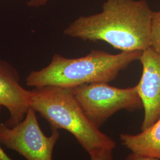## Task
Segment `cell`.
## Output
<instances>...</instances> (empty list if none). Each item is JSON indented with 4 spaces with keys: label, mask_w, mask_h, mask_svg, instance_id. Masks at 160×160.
Segmentation results:
<instances>
[{
    "label": "cell",
    "mask_w": 160,
    "mask_h": 160,
    "mask_svg": "<svg viewBox=\"0 0 160 160\" xmlns=\"http://www.w3.org/2000/svg\"><path fill=\"white\" fill-rule=\"evenodd\" d=\"M31 97L32 91L22 86L17 70L0 60V106L10 114L7 126L13 127L23 120L30 108Z\"/></svg>",
    "instance_id": "obj_7"
},
{
    "label": "cell",
    "mask_w": 160,
    "mask_h": 160,
    "mask_svg": "<svg viewBox=\"0 0 160 160\" xmlns=\"http://www.w3.org/2000/svg\"><path fill=\"white\" fill-rule=\"evenodd\" d=\"M139 60L142 72L135 87L143 104V131L160 118V54L150 47L142 51Z\"/></svg>",
    "instance_id": "obj_6"
},
{
    "label": "cell",
    "mask_w": 160,
    "mask_h": 160,
    "mask_svg": "<svg viewBox=\"0 0 160 160\" xmlns=\"http://www.w3.org/2000/svg\"><path fill=\"white\" fill-rule=\"evenodd\" d=\"M153 12L145 0H106L102 12L77 18L63 33L84 41H103L121 52L143 51L151 47Z\"/></svg>",
    "instance_id": "obj_1"
},
{
    "label": "cell",
    "mask_w": 160,
    "mask_h": 160,
    "mask_svg": "<svg viewBox=\"0 0 160 160\" xmlns=\"http://www.w3.org/2000/svg\"><path fill=\"white\" fill-rule=\"evenodd\" d=\"M151 48L160 54V9L153 12L151 30Z\"/></svg>",
    "instance_id": "obj_9"
},
{
    "label": "cell",
    "mask_w": 160,
    "mask_h": 160,
    "mask_svg": "<svg viewBox=\"0 0 160 160\" xmlns=\"http://www.w3.org/2000/svg\"><path fill=\"white\" fill-rule=\"evenodd\" d=\"M142 51L118 54L93 49L82 57L68 58L55 54L46 67L32 71L26 78L29 87H58L73 88L86 84L109 82L121 71L139 60Z\"/></svg>",
    "instance_id": "obj_2"
},
{
    "label": "cell",
    "mask_w": 160,
    "mask_h": 160,
    "mask_svg": "<svg viewBox=\"0 0 160 160\" xmlns=\"http://www.w3.org/2000/svg\"><path fill=\"white\" fill-rule=\"evenodd\" d=\"M125 160H160V159L131 152L126 157Z\"/></svg>",
    "instance_id": "obj_11"
},
{
    "label": "cell",
    "mask_w": 160,
    "mask_h": 160,
    "mask_svg": "<svg viewBox=\"0 0 160 160\" xmlns=\"http://www.w3.org/2000/svg\"><path fill=\"white\" fill-rule=\"evenodd\" d=\"M141 131L136 135L120 134L121 143L132 152L160 159V118Z\"/></svg>",
    "instance_id": "obj_8"
},
{
    "label": "cell",
    "mask_w": 160,
    "mask_h": 160,
    "mask_svg": "<svg viewBox=\"0 0 160 160\" xmlns=\"http://www.w3.org/2000/svg\"><path fill=\"white\" fill-rule=\"evenodd\" d=\"M2 107L0 106V110H1ZM0 160H12L11 158H10L8 155L4 152V149L1 148L0 145Z\"/></svg>",
    "instance_id": "obj_13"
},
{
    "label": "cell",
    "mask_w": 160,
    "mask_h": 160,
    "mask_svg": "<svg viewBox=\"0 0 160 160\" xmlns=\"http://www.w3.org/2000/svg\"><path fill=\"white\" fill-rule=\"evenodd\" d=\"M72 90L88 119L98 129L119 110L133 112L143 108L135 86L120 88L109 86L108 82H94Z\"/></svg>",
    "instance_id": "obj_4"
},
{
    "label": "cell",
    "mask_w": 160,
    "mask_h": 160,
    "mask_svg": "<svg viewBox=\"0 0 160 160\" xmlns=\"http://www.w3.org/2000/svg\"><path fill=\"white\" fill-rule=\"evenodd\" d=\"M36 112L30 108L23 120L13 127L0 124V143L22 155L27 160H53V149L60 133L52 128L46 136L40 128Z\"/></svg>",
    "instance_id": "obj_5"
},
{
    "label": "cell",
    "mask_w": 160,
    "mask_h": 160,
    "mask_svg": "<svg viewBox=\"0 0 160 160\" xmlns=\"http://www.w3.org/2000/svg\"><path fill=\"white\" fill-rule=\"evenodd\" d=\"M30 108L45 119L52 128L71 133L88 154L116 143L88 119L72 88L43 87L32 90Z\"/></svg>",
    "instance_id": "obj_3"
},
{
    "label": "cell",
    "mask_w": 160,
    "mask_h": 160,
    "mask_svg": "<svg viewBox=\"0 0 160 160\" xmlns=\"http://www.w3.org/2000/svg\"><path fill=\"white\" fill-rule=\"evenodd\" d=\"M51 0H29L28 6L32 8H38L46 5Z\"/></svg>",
    "instance_id": "obj_12"
},
{
    "label": "cell",
    "mask_w": 160,
    "mask_h": 160,
    "mask_svg": "<svg viewBox=\"0 0 160 160\" xmlns=\"http://www.w3.org/2000/svg\"><path fill=\"white\" fill-rule=\"evenodd\" d=\"M113 149H104L89 154L90 160H113Z\"/></svg>",
    "instance_id": "obj_10"
}]
</instances>
